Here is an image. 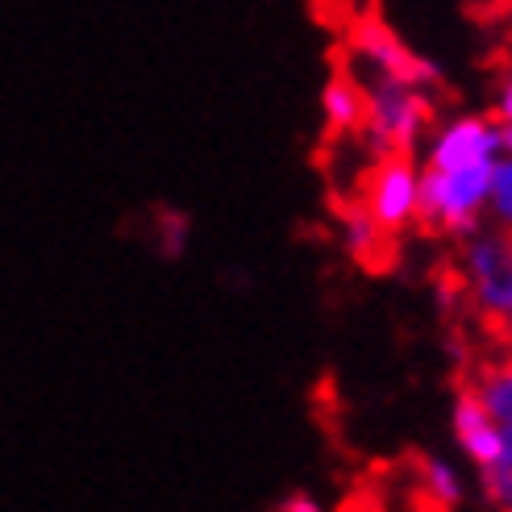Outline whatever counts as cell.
Wrapping results in <instances>:
<instances>
[{"mask_svg":"<svg viewBox=\"0 0 512 512\" xmlns=\"http://www.w3.org/2000/svg\"><path fill=\"white\" fill-rule=\"evenodd\" d=\"M483 496H488L500 512H512V438L504 433V454L483 471Z\"/></svg>","mask_w":512,"mask_h":512,"instance_id":"8fae6325","label":"cell"},{"mask_svg":"<svg viewBox=\"0 0 512 512\" xmlns=\"http://www.w3.org/2000/svg\"><path fill=\"white\" fill-rule=\"evenodd\" d=\"M350 50L375 67L379 80H396L404 88H438L442 84V71L425 63L421 55H413L375 9L350 17Z\"/></svg>","mask_w":512,"mask_h":512,"instance_id":"7a4b0ae2","label":"cell"},{"mask_svg":"<svg viewBox=\"0 0 512 512\" xmlns=\"http://www.w3.org/2000/svg\"><path fill=\"white\" fill-rule=\"evenodd\" d=\"M417 163L413 155H379L363 184H358V204H363V213L383 229V234H400L404 225H413L417 217Z\"/></svg>","mask_w":512,"mask_h":512,"instance_id":"3957f363","label":"cell"},{"mask_svg":"<svg viewBox=\"0 0 512 512\" xmlns=\"http://www.w3.org/2000/svg\"><path fill=\"white\" fill-rule=\"evenodd\" d=\"M454 438H458V446L471 454V463L479 471H488L496 458L504 454V433L492 421L488 404L479 400V392H475V383L467 379V371L454 375Z\"/></svg>","mask_w":512,"mask_h":512,"instance_id":"277c9868","label":"cell"},{"mask_svg":"<svg viewBox=\"0 0 512 512\" xmlns=\"http://www.w3.org/2000/svg\"><path fill=\"white\" fill-rule=\"evenodd\" d=\"M467 379L475 383L479 400L488 404L500 433L512 438V354H479L467 367Z\"/></svg>","mask_w":512,"mask_h":512,"instance_id":"ba28073f","label":"cell"},{"mask_svg":"<svg viewBox=\"0 0 512 512\" xmlns=\"http://www.w3.org/2000/svg\"><path fill=\"white\" fill-rule=\"evenodd\" d=\"M321 113H325V134H363L367 130V84H358V75L338 63L334 75L321 88Z\"/></svg>","mask_w":512,"mask_h":512,"instance_id":"52a82bcc","label":"cell"},{"mask_svg":"<svg viewBox=\"0 0 512 512\" xmlns=\"http://www.w3.org/2000/svg\"><path fill=\"white\" fill-rule=\"evenodd\" d=\"M155 234H159L163 259H179V254L188 250L192 221H188V213H179V209H159L155 213Z\"/></svg>","mask_w":512,"mask_h":512,"instance_id":"30bf717a","label":"cell"},{"mask_svg":"<svg viewBox=\"0 0 512 512\" xmlns=\"http://www.w3.org/2000/svg\"><path fill=\"white\" fill-rule=\"evenodd\" d=\"M492 204L500 213V225H512V163H500L492 175Z\"/></svg>","mask_w":512,"mask_h":512,"instance_id":"7c38bea8","label":"cell"},{"mask_svg":"<svg viewBox=\"0 0 512 512\" xmlns=\"http://www.w3.org/2000/svg\"><path fill=\"white\" fill-rule=\"evenodd\" d=\"M408 463H413V475H417L421 488H425L433 500H438V504H446V508L454 512V504L463 500V488H458V475L442 463V458H433V454H413Z\"/></svg>","mask_w":512,"mask_h":512,"instance_id":"9c48e42d","label":"cell"},{"mask_svg":"<svg viewBox=\"0 0 512 512\" xmlns=\"http://www.w3.org/2000/svg\"><path fill=\"white\" fill-rule=\"evenodd\" d=\"M275 512H325V508H321V500L313 492H288L284 500L275 504Z\"/></svg>","mask_w":512,"mask_h":512,"instance_id":"4fadbf2b","label":"cell"},{"mask_svg":"<svg viewBox=\"0 0 512 512\" xmlns=\"http://www.w3.org/2000/svg\"><path fill=\"white\" fill-rule=\"evenodd\" d=\"M500 150L496 142V130L483 117H463L446 125L433 142L425 167L442 171V175H454V171H467V167H479V163H492V155Z\"/></svg>","mask_w":512,"mask_h":512,"instance_id":"5b68a950","label":"cell"},{"mask_svg":"<svg viewBox=\"0 0 512 512\" xmlns=\"http://www.w3.org/2000/svg\"><path fill=\"white\" fill-rule=\"evenodd\" d=\"M438 125V105L421 88H404L396 80L367 84V142L379 155H413V146L425 130Z\"/></svg>","mask_w":512,"mask_h":512,"instance_id":"6da1fadb","label":"cell"},{"mask_svg":"<svg viewBox=\"0 0 512 512\" xmlns=\"http://www.w3.org/2000/svg\"><path fill=\"white\" fill-rule=\"evenodd\" d=\"M338 225H342V246L350 250V259L363 267V271H392L396 259H400V246L392 234H383V229L363 213V204L358 200H338Z\"/></svg>","mask_w":512,"mask_h":512,"instance_id":"8992f818","label":"cell"}]
</instances>
